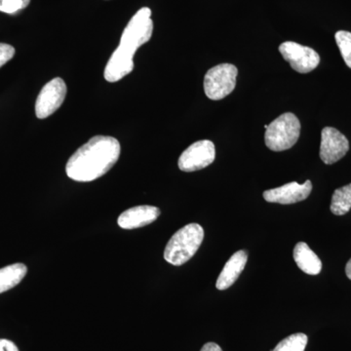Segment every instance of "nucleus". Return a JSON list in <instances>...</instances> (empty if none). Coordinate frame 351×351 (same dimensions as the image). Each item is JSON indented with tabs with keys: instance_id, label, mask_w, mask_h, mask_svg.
<instances>
[{
	"instance_id": "nucleus-10",
	"label": "nucleus",
	"mask_w": 351,
	"mask_h": 351,
	"mask_svg": "<svg viewBox=\"0 0 351 351\" xmlns=\"http://www.w3.org/2000/svg\"><path fill=\"white\" fill-rule=\"evenodd\" d=\"M313 191V184L306 181L300 184L297 182H289L279 188L269 189L263 193V198L270 203H279V204H294L306 199Z\"/></svg>"
},
{
	"instance_id": "nucleus-6",
	"label": "nucleus",
	"mask_w": 351,
	"mask_h": 351,
	"mask_svg": "<svg viewBox=\"0 0 351 351\" xmlns=\"http://www.w3.org/2000/svg\"><path fill=\"white\" fill-rule=\"evenodd\" d=\"M216 158V149L213 142L201 140L189 145L181 156L178 165L182 172H195L211 165Z\"/></svg>"
},
{
	"instance_id": "nucleus-3",
	"label": "nucleus",
	"mask_w": 351,
	"mask_h": 351,
	"mask_svg": "<svg viewBox=\"0 0 351 351\" xmlns=\"http://www.w3.org/2000/svg\"><path fill=\"white\" fill-rule=\"evenodd\" d=\"M265 142L270 151L283 152L294 147L301 134V123L294 113L286 112L265 126Z\"/></svg>"
},
{
	"instance_id": "nucleus-22",
	"label": "nucleus",
	"mask_w": 351,
	"mask_h": 351,
	"mask_svg": "<svg viewBox=\"0 0 351 351\" xmlns=\"http://www.w3.org/2000/svg\"><path fill=\"white\" fill-rule=\"evenodd\" d=\"M200 351H223V350L217 343H207L206 345L203 346Z\"/></svg>"
},
{
	"instance_id": "nucleus-23",
	"label": "nucleus",
	"mask_w": 351,
	"mask_h": 351,
	"mask_svg": "<svg viewBox=\"0 0 351 351\" xmlns=\"http://www.w3.org/2000/svg\"><path fill=\"white\" fill-rule=\"evenodd\" d=\"M346 276H348L351 280V258L348 261V263H346Z\"/></svg>"
},
{
	"instance_id": "nucleus-11",
	"label": "nucleus",
	"mask_w": 351,
	"mask_h": 351,
	"mask_svg": "<svg viewBox=\"0 0 351 351\" xmlns=\"http://www.w3.org/2000/svg\"><path fill=\"white\" fill-rule=\"evenodd\" d=\"M160 210L156 206L141 205L126 210L120 215L117 223L124 230H135L151 225L160 216Z\"/></svg>"
},
{
	"instance_id": "nucleus-4",
	"label": "nucleus",
	"mask_w": 351,
	"mask_h": 351,
	"mask_svg": "<svg viewBox=\"0 0 351 351\" xmlns=\"http://www.w3.org/2000/svg\"><path fill=\"white\" fill-rule=\"evenodd\" d=\"M151 17V9L147 7L140 9L124 29L117 49L127 56L134 58L138 48L151 40L154 32V22Z\"/></svg>"
},
{
	"instance_id": "nucleus-20",
	"label": "nucleus",
	"mask_w": 351,
	"mask_h": 351,
	"mask_svg": "<svg viewBox=\"0 0 351 351\" xmlns=\"http://www.w3.org/2000/svg\"><path fill=\"white\" fill-rule=\"evenodd\" d=\"M15 56V48L6 43H0V68Z\"/></svg>"
},
{
	"instance_id": "nucleus-16",
	"label": "nucleus",
	"mask_w": 351,
	"mask_h": 351,
	"mask_svg": "<svg viewBox=\"0 0 351 351\" xmlns=\"http://www.w3.org/2000/svg\"><path fill=\"white\" fill-rule=\"evenodd\" d=\"M351 209V184L334 191L332 196L331 211L336 216H343Z\"/></svg>"
},
{
	"instance_id": "nucleus-19",
	"label": "nucleus",
	"mask_w": 351,
	"mask_h": 351,
	"mask_svg": "<svg viewBox=\"0 0 351 351\" xmlns=\"http://www.w3.org/2000/svg\"><path fill=\"white\" fill-rule=\"evenodd\" d=\"M31 3V0H0V12L17 14L24 10Z\"/></svg>"
},
{
	"instance_id": "nucleus-9",
	"label": "nucleus",
	"mask_w": 351,
	"mask_h": 351,
	"mask_svg": "<svg viewBox=\"0 0 351 351\" xmlns=\"http://www.w3.org/2000/svg\"><path fill=\"white\" fill-rule=\"evenodd\" d=\"M350 151V142L345 135L332 127H325L321 132L319 156L327 165L338 162Z\"/></svg>"
},
{
	"instance_id": "nucleus-2",
	"label": "nucleus",
	"mask_w": 351,
	"mask_h": 351,
	"mask_svg": "<svg viewBox=\"0 0 351 351\" xmlns=\"http://www.w3.org/2000/svg\"><path fill=\"white\" fill-rule=\"evenodd\" d=\"M204 230L198 223H189L171 237L164 250V258L171 265L179 267L189 262L202 244Z\"/></svg>"
},
{
	"instance_id": "nucleus-5",
	"label": "nucleus",
	"mask_w": 351,
	"mask_h": 351,
	"mask_svg": "<svg viewBox=\"0 0 351 351\" xmlns=\"http://www.w3.org/2000/svg\"><path fill=\"white\" fill-rule=\"evenodd\" d=\"M239 69L234 64H221L205 75L204 91L210 100L219 101L228 96L237 86Z\"/></svg>"
},
{
	"instance_id": "nucleus-1",
	"label": "nucleus",
	"mask_w": 351,
	"mask_h": 351,
	"mask_svg": "<svg viewBox=\"0 0 351 351\" xmlns=\"http://www.w3.org/2000/svg\"><path fill=\"white\" fill-rule=\"evenodd\" d=\"M121 152L119 141L110 136H95L80 147L66 166L69 179L80 182L95 181L117 164Z\"/></svg>"
},
{
	"instance_id": "nucleus-13",
	"label": "nucleus",
	"mask_w": 351,
	"mask_h": 351,
	"mask_svg": "<svg viewBox=\"0 0 351 351\" xmlns=\"http://www.w3.org/2000/svg\"><path fill=\"white\" fill-rule=\"evenodd\" d=\"M133 58L115 50L106 66L104 76L108 82H117L133 71Z\"/></svg>"
},
{
	"instance_id": "nucleus-14",
	"label": "nucleus",
	"mask_w": 351,
	"mask_h": 351,
	"mask_svg": "<svg viewBox=\"0 0 351 351\" xmlns=\"http://www.w3.org/2000/svg\"><path fill=\"white\" fill-rule=\"evenodd\" d=\"M294 260L299 269L309 276H317L322 269L320 258L304 242L295 245Z\"/></svg>"
},
{
	"instance_id": "nucleus-12",
	"label": "nucleus",
	"mask_w": 351,
	"mask_h": 351,
	"mask_svg": "<svg viewBox=\"0 0 351 351\" xmlns=\"http://www.w3.org/2000/svg\"><path fill=\"white\" fill-rule=\"evenodd\" d=\"M247 261H248V253L246 251L240 250L233 254L230 260L226 262L218 277L216 283L217 289L223 291L232 286L243 271Z\"/></svg>"
},
{
	"instance_id": "nucleus-18",
	"label": "nucleus",
	"mask_w": 351,
	"mask_h": 351,
	"mask_svg": "<svg viewBox=\"0 0 351 351\" xmlns=\"http://www.w3.org/2000/svg\"><path fill=\"white\" fill-rule=\"evenodd\" d=\"M335 38L343 61L346 62V66L351 69V32L339 31L337 32Z\"/></svg>"
},
{
	"instance_id": "nucleus-21",
	"label": "nucleus",
	"mask_w": 351,
	"mask_h": 351,
	"mask_svg": "<svg viewBox=\"0 0 351 351\" xmlns=\"http://www.w3.org/2000/svg\"><path fill=\"white\" fill-rule=\"evenodd\" d=\"M0 351H19L17 346L9 339H0Z\"/></svg>"
},
{
	"instance_id": "nucleus-15",
	"label": "nucleus",
	"mask_w": 351,
	"mask_h": 351,
	"mask_svg": "<svg viewBox=\"0 0 351 351\" xmlns=\"http://www.w3.org/2000/svg\"><path fill=\"white\" fill-rule=\"evenodd\" d=\"M27 272V269L24 263H14L0 269V294L21 283Z\"/></svg>"
},
{
	"instance_id": "nucleus-8",
	"label": "nucleus",
	"mask_w": 351,
	"mask_h": 351,
	"mask_svg": "<svg viewBox=\"0 0 351 351\" xmlns=\"http://www.w3.org/2000/svg\"><path fill=\"white\" fill-rule=\"evenodd\" d=\"M66 85L62 78L56 77L44 85L36 103V114L39 119H47L63 105L66 96Z\"/></svg>"
},
{
	"instance_id": "nucleus-17",
	"label": "nucleus",
	"mask_w": 351,
	"mask_h": 351,
	"mask_svg": "<svg viewBox=\"0 0 351 351\" xmlns=\"http://www.w3.org/2000/svg\"><path fill=\"white\" fill-rule=\"evenodd\" d=\"M306 335L302 332H297V334L291 335L281 341L276 348L271 351H304L307 345Z\"/></svg>"
},
{
	"instance_id": "nucleus-7",
	"label": "nucleus",
	"mask_w": 351,
	"mask_h": 351,
	"mask_svg": "<svg viewBox=\"0 0 351 351\" xmlns=\"http://www.w3.org/2000/svg\"><path fill=\"white\" fill-rule=\"evenodd\" d=\"M279 52L297 73H311L320 63L319 54L315 50L292 41L281 44Z\"/></svg>"
}]
</instances>
